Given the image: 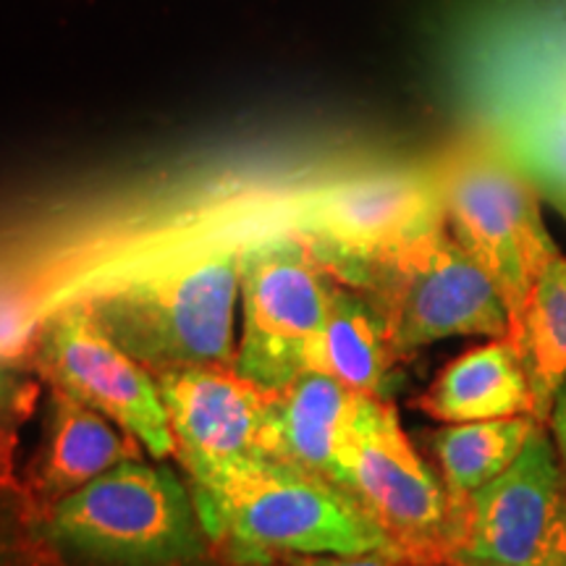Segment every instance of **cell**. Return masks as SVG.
<instances>
[{
  "mask_svg": "<svg viewBox=\"0 0 566 566\" xmlns=\"http://www.w3.org/2000/svg\"><path fill=\"white\" fill-rule=\"evenodd\" d=\"M40 365L55 388L108 417L155 459L176 454L158 378L113 342L82 302L61 304L48 317Z\"/></svg>",
  "mask_w": 566,
  "mask_h": 566,
  "instance_id": "cell-10",
  "label": "cell"
},
{
  "mask_svg": "<svg viewBox=\"0 0 566 566\" xmlns=\"http://www.w3.org/2000/svg\"><path fill=\"white\" fill-rule=\"evenodd\" d=\"M541 420L535 415L443 424L433 433V454L449 493L451 512L470 493L491 483L516 462Z\"/></svg>",
  "mask_w": 566,
  "mask_h": 566,
  "instance_id": "cell-16",
  "label": "cell"
},
{
  "mask_svg": "<svg viewBox=\"0 0 566 566\" xmlns=\"http://www.w3.org/2000/svg\"><path fill=\"white\" fill-rule=\"evenodd\" d=\"M396 352L378 304L334 283L331 307L304 357V370H315L359 394L384 396Z\"/></svg>",
  "mask_w": 566,
  "mask_h": 566,
  "instance_id": "cell-14",
  "label": "cell"
},
{
  "mask_svg": "<svg viewBox=\"0 0 566 566\" xmlns=\"http://www.w3.org/2000/svg\"><path fill=\"white\" fill-rule=\"evenodd\" d=\"M491 137L566 221V103L546 101L495 118Z\"/></svg>",
  "mask_w": 566,
  "mask_h": 566,
  "instance_id": "cell-18",
  "label": "cell"
},
{
  "mask_svg": "<svg viewBox=\"0 0 566 566\" xmlns=\"http://www.w3.org/2000/svg\"><path fill=\"white\" fill-rule=\"evenodd\" d=\"M283 566H286V564H283Z\"/></svg>",
  "mask_w": 566,
  "mask_h": 566,
  "instance_id": "cell-24",
  "label": "cell"
},
{
  "mask_svg": "<svg viewBox=\"0 0 566 566\" xmlns=\"http://www.w3.org/2000/svg\"><path fill=\"white\" fill-rule=\"evenodd\" d=\"M195 504L212 546L247 566L275 556L399 554L349 488L279 457L252 459L197 485Z\"/></svg>",
  "mask_w": 566,
  "mask_h": 566,
  "instance_id": "cell-1",
  "label": "cell"
},
{
  "mask_svg": "<svg viewBox=\"0 0 566 566\" xmlns=\"http://www.w3.org/2000/svg\"><path fill=\"white\" fill-rule=\"evenodd\" d=\"M45 533L69 554L108 566L189 564L210 543L179 475L137 457L55 499Z\"/></svg>",
  "mask_w": 566,
  "mask_h": 566,
  "instance_id": "cell-4",
  "label": "cell"
},
{
  "mask_svg": "<svg viewBox=\"0 0 566 566\" xmlns=\"http://www.w3.org/2000/svg\"><path fill=\"white\" fill-rule=\"evenodd\" d=\"M417 407L443 424L535 415V396L520 349L509 338H491L449 363Z\"/></svg>",
  "mask_w": 566,
  "mask_h": 566,
  "instance_id": "cell-13",
  "label": "cell"
},
{
  "mask_svg": "<svg viewBox=\"0 0 566 566\" xmlns=\"http://www.w3.org/2000/svg\"><path fill=\"white\" fill-rule=\"evenodd\" d=\"M239 250L208 247L113 275L82 296L113 342L153 375L233 365Z\"/></svg>",
  "mask_w": 566,
  "mask_h": 566,
  "instance_id": "cell-2",
  "label": "cell"
},
{
  "mask_svg": "<svg viewBox=\"0 0 566 566\" xmlns=\"http://www.w3.org/2000/svg\"><path fill=\"white\" fill-rule=\"evenodd\" d=\"M443 218L436 166H394L342 176L296 202L300 233L325 271L365 286L388 252Z\"/></svg>",
  "mask_w": 566,
  "mask_h": 566,
  "instance_id": "cell-6",
  "label": "cell"
},
{
  "mask_svg": "<svg viewBox=\"0 0 566 566\" xmlns=\"http://www.w3.org/2000/svg\"><path fill=\"white\" fill-rule=\"evenodd\" d=\"M113 420L55 388L51 438H48L42 485L55 499L87 485L124 459L137 457V441Z\"/></svg>",
  "mask_w": 566,
  "mask_h": 566,
  "instance_id": "cell-15",
  "label": "cell"
},
{
  "mask_svg": "<svg viewBox=\"0 0 566 566\" xmlns=\"http://www.w3.org/2000/svg\"><path fill=\"white\" fill-rule=\"evenodd\" d=\"M176 438V457L202 485L231 467L275 457L273 391L233 365L181 367L155 375Z\"/></svg>",
  "mask_w": 566,
  "mask_h": 566,
  "instance_id": "cell-11",
  "label": "cell"
},
{
  "mask_svg": "<svg viewBox=\"0 0 566 566\" xmlns=\"http://www.w3.org/2000/svg\"><path fill=\"white\" fill-rule=\"evenodd\" d=\"M443 221L491 275L509 313V338L520 331L530 292L562 258L543 223L541 195L491 134L459 142L436 163Z\"/></svg>",
  "mask_w": 566,
  "mask_h": 566,
  "instance_id": "cell-3",
  "label": "cell"
},
{
  "mask_svg": "<svg viewBox=\"0 0 566 566\" xmlns=\"http://www.w3.org/2000/svg\"><path fill=\"white\" fill-rule=\"evenodd\" d=\"M3 391H6V373L3 367H0V396H3Z\"/></svg>",
  "mask_w": 566,
  "mask_h": 566,
  "instance_id": "cell-22",
  "label": "cell"
},
{
  "mask_svg": "<svg viewBox=\"0 0 566 566\" xmlns=\"http://www.w3.org/2000/svg\"><path fill=\"white\" fill-rule=\"evenodd\" d=\"M30 323L21 307L9 296L0 294V363L17 357L30 338Z\"/></svg>",
  "mask_w": 566,
  "mask_h": 566,
  "instance_id": "cell-19",
  "label": "cell"
},
{
  "mask_svg": "<svg viewBox=\"0 0 566 566\" xmlns=\"http://www.w3.org/2000/svg\"><path fill=\"white\" fill-rule=\"evenodd\" d=\"M286 566H415L405 556L391 551H370V554H321V556H286Z\"/></svg>",
  "mask_w": 566,
  "mask_h": 566,
  "instance_id": "cell-20",
  "label": "cell"
},
{
  "mask_svg": "<svg viewBox=\"0 0 566 566\" xmlns=\"http://www.w3.org/2000/svg\"><path fill=\"white\" fill-rule=\"evenodd\" d=\"M363 289L375 296L396 357L451 336L509 338L499 289L443 218L378 260Z\"/></svg>",
  "mask_w": 566,
  "mask_h": 566,
  "instance_id": "cell-5",
  "label": "cell"
},
{
  "mask_svg": "<svg viewBox=\"0 0 566 566\" xmlns=\"http://www.w3.org/2000/svg\"><path fill=\"white\" fill-rule=\"evenodd\" d=\"M415 566H422V564H415Z\"/></svg>",
  "mask_w": 566,
  "mask_h": 566,
  "instance_id": "cell-23",
  "label": "cell"
},
{
  "mask_svg": "<svg viewBox=\"0 0 566 566\" xmlns=\"http://www.w3.org/2000/svg\"><path fill=\"white\" fill-rule=\"evenodd\" d=\"M344 488L363 501L407 562L451 564V504L391 401L365 394L344 451Z\"/></svg>",
  "mask_w": 566,
  "mask_h": 566,
  "instance_id": "cell-9",
  "label": "cell"
},
{
  "mask_svg": "<svg viewBox=\"0 0 566 566\" xmlns=\"http://www.w3.org/2000/svg\"><path fill=\"white\" fill-rule=\"evenodd\" d=\"M449 566H566V475L546 424L451 512Z\"/></svg>",
  "mask_w": 566,
  "mask_h": 566,
  "instance_id": "cell-8",
  "label": "cell"
},
{
  "mask_svg": "<svg viewBox=\"0 0 566 566\" xmlns=\"http://www.w3.org/2000/svg\"><path fill=\"white\" fill-rule=\"evenodd\" d=\"M365 394L304 370L273 391L275 457L344 485V451Z\"/></svg>",
  "mask_w": 566,
  "mask_h": 566,
  "instance_id": "cell-12",
  "label": "cell"
},
{
  "mask_svg": "<svg viewBox=\"0 0 566 566\" xmlns=\"http://www.w3.org/2000/svg\"><path fill=\"white\" fill-rule=\"evenodd\" d=\"M520 349L535 396V417L546 424L558 388L566 384V258H556L530 292L520 331L509 338Z\"/></svg>",
  "mask_w": 566,
  "mask_h": 566,
  "instance_id": "cell-17",
  "label": "cell"
},
{
  "mask_svg": "<svg viewBox=\"0 0 566 566\" xmlns=\"http://www.w3.org/2000/svg\"><path fill=\"white\" fill-rule=\"evenodd\" d=\"M546 428L551 438H554L556 454L562 459L564 475H566V384L558 388V394L554 396V405H551Z\"/></svg>",
  "mask_w": 566,
  "mask_h": 566,
  "instance_id": "cell-21",
  "label": "cell"
},
{
  "mask_svg": "<svg viewBox=\"0 0 566 566\" xmlns=\"http://www.w3.org/2000/svg\"><path fill=\"white\" fill-rule=\"evenodd\" d=\"M300 233L254 239L239 250L244 331L239 375L265 391H281L304 373L310 344L321 334L334 281Z\"/></svg>",
  "mask_w": 566,
  "mask_h": 566,
  "instance_id": "cell-7",
  "label": "cell"
}]
</instances>
